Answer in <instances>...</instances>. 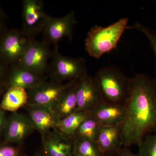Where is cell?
Masks as SVG:
<instances>
[{
	"label": "cell",
	"instance_id": "13",
	"mask_svg": "<svg viewBox=\"0 0 156 156\" xmlns=\"http://www.w3.org/2000/svg\"><path fill=\"white\" fill-rule=\"evenodd\" d=\"M29 117L42 136L56 128L59 119L52 109L37 105H26Z\"/></svg>",
	"mask_w": 156,
	"mask_h": 156
},
{
	"label": "cell",
	"instance_id": "19",
	"mask_svg": "<svg viewBox=\"0 0 156 156\" xmlns=\"http://www.w3.org/2000/svg\"><path fill=\"white\" fill-rule=\"evenodd\" d=\"M92 113L76 111L59 120L56 129L68 139L73 140L76 132L83 122Z\"/></svg>",
	"mask_w": 156,
	"mask_h": 156
},
{
	"label": "cell",
	"instance_id": "1",
	"mask_svg": "<svg viewBox=\"0 0 156 156\" xmlns=\"http://www.w3.org/2000/svg\"><path fill=\"white\" fill-rule=\"evenodd\" d=\"M121 126L123 147L139 145L148 134L156 132V83L143 74L129 78Z\"/></svg>",
	"mask_w": 156,
	"mask_h": 156
},
{
	"label": "cell",
	"instance_id": "14",
	"mask_svg": "<svg viewBox=\"0 0 156 156\" xmlns=\"http://www.w3.org/2000/svg\"><path fill=\"white\" fill-rule=\"evenodd\" d=\"M44 75L33 72L18 63L14 65L8 79L9 88L17 87L29 90L45 82Z\"/></svg>",
	"mask_w": 156,
	"mask_h": 156
},
{
	"label": "cell",
	"instance_id": "9",
	"mask_svg": "<svg viewBox=\"0 0 156 156\" xmlns=\"http://www.w3.org/2000/svg\"><path fill=\"white\" fill-rule=\"evenodd\" d=\"M77 111L92 113L104 101L95 77L87 74L78 80L76 90Z\"/></svg>",
	"mask_w": 156,
	"mask_h": 156
},
{
	"label": "cell",
	"instance_id": "4",
	"mask_svg": "<svg viewBox=\"0 0 156 156\" xmlns=\"http://www.w3.org/2000/svg\"><path fill=\"white\" fill-rule=\"evenodd\" d=\"M48 72L51 81L62 83L63 81L78 80L88 74L86 60L83 57L65 56L55 49Z\"/></svg>",
	"mask_w": 156,
	"mask_h": 156
},
{
	"label": "cell",
	"instance_id": "16",
	"mask_svg": "<svg viewBox=\"0 0 156 156\" xmlns=\"http://www.w3.org/2000/svg\"><path fill=\"white\" fill-rule=\"evenodd\" d=\"M121 126H101L96 142L103 154L118 152L122 147Z\"/></svg>",
	"mask_w": 156,
	"mask_h": 156
},
{
	"label": "cell",
	"instance_id": "3",
	"mask_svg": "<svg viewBox=\"0 0 156 156\" xmlns=\"http://www.w3.org/2000/svg\"><path fill=\"white\" fill-rule=\"evenodd\" d=\"M107 103L124 105L128 95L129 78L115 66H106L94 76Z\"/></svg>",
	"mask_w": 156,
	"mask_h": 156
},
{
	"label": "cell",
	"instance_id": "22",
	"mask_svg": "<svg viewBox=\"0 0 156 156\" xmlns=\"http://www.w3.org/2000/svg\"><path fill=\"white\" fill-rule=\"evenodd\" d=\"M137 146L139 156H156V132L147 134Z\"/></svg>",
	"mask_w": 156,
	"mask_h": 156
},
{
	"label": "cell",
	"instance_id": "2",
	"mask_svg": "<svg viewBox=\"0 0 156 156\" xmlns=\"http://www.w3.org/2000/svg\"><path fill=\"white\" fill-rule=\"evenodd\" d=\"M128 20L124 17L108 26L95 25L90 29L85 41V50L89 56L98 59L114 50L123 34L128 29Z\"/></svg>",
	"mask_w": 156,
	"mask_h": 156
},
{
	"label": "cell",
	"instance_id": "8",
	"mask_svg": "<svg viewBox=\"0 0 156 156\" xmlns=\"http://www.w3.org/2000/svg\"><path fill=\"white\" fill-rule=\"evenodd\" d=\"M77 23L75 13L72 11L63 17H54L48 16L44 30L45 42L52 44L55 49H58V44L66 37L72 41L74 27Z\"/></svg>",
	"mask_w": 156,
	"mask_h": 156
},
{
	"label": "cell",
	"instance_id": "6",
	"mask_svg": "<svg viewBox=\"0 0 156 156\" xmlns=\"http://www.w3.org/2000/svg\"><path fill=\"white\" fill-rule=\"evenodd\" d=\"M69 82L62 84L52 81H45L35 88L27 90L28 100L27 105L45 107L54 110L69 86Z\"/></svg>",
	"mask_w": 156,
	"mask_h": 156
},
{
	"label": "cell",
	"instance_id": "24",
	"mask_svg": "<svg viewBox=\"0 0 156 156\" xmlns=\"http://www.w3.org/2000/svg\"><path fill=\"white\" fill-rule=\"evenodd\" d=\"M9 144H0V156H21L22 152L19 147Z\"/></svg>",
	"mask_w": 156,
	"mask_h": 156
},
{
	"label": "cell",
	"instance_id": "27",
	"mask_svg": "<svg viewBox=\"0 0 156 156\" xmlns=\"http://www.w3.org/2000/svg\"><path fill=\"white\" fill-rule=\"evenodd\" d=\"M4 73H5L4 68L3 67L2 65L0 63V80H1L2 78V77Z\"/></svg>",
	"mask_w": 156,
	"mask_h": 156
},
{
	"label": "cell",
	"instance_id": "10",
	"mask_svg": "<svg viewBox=\"0 0 156 156\" xmlns=\"http://www.w3.org/2000/svg\"><path fill=\"white\" fill-rule=\"evenodd\" d=\"M22 30H14L5 34L0 41V55L7 62L18 63L31 39Z\"/></svg>",
	"mask_w": 156,
	"mask_h": 156
},
{
	"label": "cell",
	"instance_id": "20",
	"mask_svg": "<svg viewBox=\"0 0 156 156\" xmlns=\"http://www.w3.org/2000/svg\"><path fill=\"white\" fill-rule=\"evenodd\" d=\"M101 127L100 123L91 114L81 124L75 134L73 139L82 138L96 142Z\"/></svg>",
	"mask_w": 156,
	"mask_h": 156
},
{
	"label": "cell",
	"instance_id": "17",
	"mask_svg": "<svg viewBox=\"0 0 156 156\" xmlns=\"http://www.w3.org/2000/svg\"><path fill=\"white\" fill-rule=\"evenodd\" d=\"M78 80L70 81L69 86L54 109L59 120L77 111L76 90Z\"/></svg>",
	"mask_w": 156,
	"mask_h": 156
},
{
	"label": "cell",
	"instance_id": "5",
	"mask_svg": "<svg viewBox=\"0 0 156 156\" xmlns=\"http://www.w3.org/2000/svg\"><path fill=\"white\" fill-rule=\"evenodd\" d=\"M52 54L48 43L31 39L18 63L33 72L44 75L48 72V62Z\"/></svg>",
	"mask_w": 156,
	"mask_h": 156
},
{
	"label": "cell",
	"instance_id": "18",
	"mask_svg": "<svg viewBox=\"0 0 156 156\" xmlns=\"http://www.w3.org/2000/svg\"><path fill=\"white\" fill-rule=\"evenodd\" d=\"M27 91L21 87H10L4 95L0 108L4 111L15 112L28 102Z\"/></svg>",
	"mask_w": 156,
	"mask_h": 156
},
{
	"label": "cell",
	"instance_id": "12",
	"mask_svg": "<svg viewBox=\"0 0 156 156\" xmlns=\"http://www.w3.org/2000/svg\"><path fill=\"white\" fill-rule=\"evenodd\" d=\"M44 153L49 156H75L73 140L68 139L56 129L42 136Z\"/></svg>",
	"mask_w": 156,
	"mask_h": 156
},
{
	"label": "cell",
	"instance_id": "11",
	"mask_svg": "<svg viewBox=\"0 0 156 156\" xmlns=\"http://www.w3.org/2000/svg\"><path fill=\"white\" fill-rule=\"evenodd\" d=\"M36 130L29 117L19 113L13 112L7 119L4 138L7 144H20Z\"/></svg>",
	"mask_w": 156,
	"mask_h": 156
},
{
	"label": "cell",
	"instance_id": "25",
	"mask_svg": "<svg viewBox=\"0 0 156 156\" xmlns=\"http://www.w3.org/2000/svg\"><path fill=\"white\" fill-rule=\"evenodd\" d=\"M7 120L5 111L0 108V135L4 132Z\"/></svg>",
	"mask_w": 156,
	"mask_h": 156
},
{
	"label": "cell",
	"instance_id": "29",
	"mask_svg": "<svg viewBox=\"0 0 156 156\" xmlns=\"http://www.w3.org/2000/svg\"><path fill=\"white\" fill-rule=\"evenodd\" d=\"M36 156H49L48 155L44 153L43 154H38Z\"/></svg>",
	"mask_w": 156,
	"mask_h": 156
},
{
	"label": "cell",
	"instance_id": "28",
	"mask_svg": "<svg viewBox=\"0 0 156 156\" xmlns=\"http://www.w3.org/2000/svg\"><path fill=\"white\" fill-rule=\"evenodd\" d=\"M118 152L115 153H110L104 154L103 156H117Z\"/></svg>",
	"mask_w": 156,
	"mask_h": 156
},
{
	"label": "cell",
	"instance_id": "26",
	"mask_svg": "<svg viewBox=\"0 0 156 156\" xmlns=\"http://www.w3.org/2000/svg\"><path fill=\"white\" fill-rule=\"evenodd\" d=\"M117 156H139L138 154H134L130 148L122 147L117 153Z\"/></svg>",
	"mask_w": 156,
	"mask_h": 156
},
{
	"label": "cell",
	"instance_id": "21",
	"mask_svg": "<svg viewBox=\"0 0 156 156\" xmlns=\"http://www.w3.org/2000/svg\"><path fill=\"white\" fill-rule=\"evenodd\" d=\"M73 151L75 156H103L97 144L89 140L73 139Z\"/></svg>",
	"mask_w": 156,
	"mask_h": 156
},
{
	"label": "cell",
	"instance_id": "30",
	"mask_svg": "<svg viewBox=\"0 0 156 156\" xmlns=\"http://www.w3.org/2000/svg\"><path fill=\"white\" fill-rule=\"evenodd\" d=\"M1 20H0V27H1Z\"/></svg>",
	"mask_w": 156,
	"mask_h": 156
},
{
	"label": "cell",
	"instance_id": "31",
	"mask_svg": "<svg viewBox=\"0 0 156 156\" xmlns=\"http://www.w3.org/2000/svg\"><path fill=\"white\" fill-rule=\"evenodd\" d=\"M155 2H156V1H155Z\"/></svg>",
	"mask_w": 156,
	"mask_h": 156
},
{
	"label": "cell",
	"instance_id": "15",
	"mask_svg": "<svg viewBox=\"0 0 156 156\" xmlns=\"http://www.w3.org/2000/svg\"><path fill=\"white\" fill-rule=\"evenodd\" d=\"M92 114L101 126L122 125L125 116L124 105L103 101L92 112Z\"/></svg>",
	"mask_w": 156,
	"mask_h": 156
},
{
	"label": "cell",
	"instance_id": "23",
	"mask_svg": "<svg viewBox=\"0 0 156 156\" xmlns=\"http://www.w3.org/2000/svg\"><path fill=\"white\" fill-rule=\"evenodd\" d=\"M128 29H134L140 31L146 37L152 48L156 57L155 76L154 80L156 83V33L139 22H135L133 26L128 27Z\"/></svg>",
	"mask_w": 156,
	"mask_h": 156
},
{
	"label": "cell",
	"instance_id": "7",
	"mask_svg": "<svg viewBox=\"0 0 156 156\" xmlns=\"http://www.w3.org/2000/svg\"><path fill=\"white\" fill-rule=\"evenodd\" d=\"M23 32L31 38L44 31L48 15L45 13L44 3L40 0H24L22 9Z\"/></svg>",
	"mask_w": 156,
	"mask_h": 156
}]
</instances>
